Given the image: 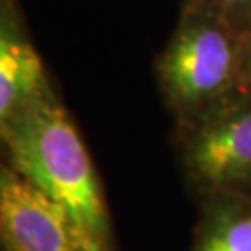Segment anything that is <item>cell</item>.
<instances>
[{
  "label": "cell",
  "instance_id": "52a82bcc",
  "mask_svg": "<svg viewBox=\"0 0 251 251\" xmlns=\"http://www.w3.org/2000/svg\"><path fill=\"white\" fill-rule=\"evenodd\" d=\"M188 4L216 11L242 30L251 28V0H188Z\"/></svg>",
  "mask_w": 251,
  "mask_h": 251
},
{
  "label": "cell",
  "instance_id": "7a4b0ae2",
  "mask_svg": "<svg viewBox=\"0 0 251 251\" xmlns=\"http://www.w3.org/2000/svg\"><path fill=\"white\" fill-rule=\"evenodd\" d=\"M248 30L201 6L186 4L156 58V82L173 123L188 121L248 86Z\"/></svg>",
  "mask_w": 251,
  "mask_h": 251
},
{
  "label": "cell",
  "instance_id": "8992f818",
  "mask_svg": "<svg viewBox=\"0 0 251 251\" xmlns=\"http://www.w3.org/2000/svg\"><path fill=\"white\" fill-rule=\"evenodd\" d=\"M198 205L188 251H251V194L218 196Z\"/></svg>",
  "mask_w": 251,
  "mask_h": 251
},
{
  "label": "cell",
  "instance_id": "5b68a950",
  "mask_svg": "<svg viewBox=\"0 0 251 251\" xmlns=\"http://www.w3.org/2000/svg\"><path fill=\"white\" fill-rule=\"evenodd\" d=\"M50 86L19 0H0V136Z\"/></svg>",
  "mask_w": 251,
  "mask_h": 251
},
{
  "label": "cell",
  "instance_id": "ba28073f",
  "mask_svg": "<svg viewBox=\"0 0 251 251\" xmlns=\"http://www.w3.org/2000/svg\"><path fill=\"white\" fill-rule=\"evenodd\" d=\"M246 80L251 84V28L246 36Z\"/></svg>",
  "mask_w": 251,
  "mask_h": 251
},
{
  "label": "cell",
  "instance_id": "3957f363",
  "mask_svg": "<svg viewBox=\"0 0 251 251\" xmlns=\"http://www.w3.org/2000/svg\"><path fill=\"white\" fill-rule=\"evenodd\" d=\"M171 145L180 179L198 203L251 194V84L175 123Z\"/></svg>",
  "mask_w": 251,
  "mask_h": 251
},
{
  "label": "cell",
  "instance_id": "277c9868",
  "mask_svg": "<svg viewBox=\"0 0 251 251\" xmlns=\"http://www.w3.org/2000/svg\"><path fill=\"white\" fill-rule=\"evenodd\" d=\"M0 251H114L0 154Z\"/></svg>",
  "mask_w": 251,
  "mask_h": 251
},
{
  "label": "cell",
  "instance_id": "6da1fadb",
  "mask_svg": "<svg viewBox=\"0 0 251 251\" xmlns=\"http://www.w3.org/2000/svg\"><path fill=\"white\" fill-rule=\"evenodd\" d=\"M0 154L116 250L104 188L78 126L50 86L0 136Z\"/></svg>",
  "mask_w": 251,
  "mask_h": 251
}]
</instances>
